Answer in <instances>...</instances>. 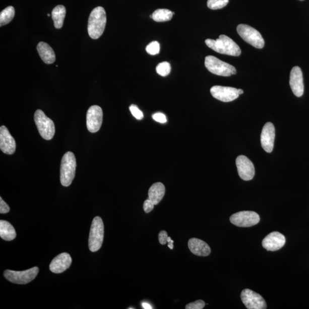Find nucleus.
Returning a JSON list of instances; mask_svg holds the SVG:
<instances>
[{"label": "nucleus", "instance_id": "obj_30", "mask_svg": "<svg viewBox=\"0 0 309 309\" xmlns=\"http://www.w3.org/2000/svg\"><path fill=\"white\" fill-rule=\"evenodd\" d=\"M205 302L203 300H198L186 306V309H202L205 306Z\"/></svg>", "mask_w": 309, "mask_h": 309}, {"label": "nucleus", "instance_id": "obj_18", "mask_svg": "<svg viewBox=\"0 0 309 309\" xmlns=\"http://www.w3.org/2000/svg\"><path fill=\"white\" fill-rule=\"evenodd\" d=\"M72 261L73 260L69 253H61L52 260L49 266L50 270L54 273H62L70 268Z\"/></svg>", "mask_w": 309, "mask_h": 309}, {"label": "nucleus", "instance_id": "obj_9", "mask_svg": "<svg viewBox=\"0 0 309 309\" xmlns=\"http://www.w3.org/2000/svg\"><path fill=\"white\" fill-rule=\"evenodd\" d=\"M231 223L241 227H249L256 225L260 222L259 215L254 211H244L235 213L230 218Z\"/></svg>", "mask_w": 309, "mask_h": 309}, {"label": "nucleus", "instance_id": "obj_26", "mask_svg": "<svg viewBox=\"0 0 309 309\" xmlns=\"http://www.w3.org/2000/svg\"><path fill=\"white\" fill-rule=\"evenodd\" d=\"M171 70V67L170 63L166 61L159 63L156 68V73L164 77L170 74Z\"/></svg>", "mask_w": 309, "mask_h": 309}, {"label": "nucleus", "instance_id": "obj_25", "mask_svg": "<svg viewBox=\"0 0 309 309\" xmlns=\"http://www.w3.org/2000/svg\"><path fill=\"white\" fill-rule=\"evenodd\" d=\"M15 15V8L12 6L8 7L0 13V26L9 24L14 19Z\"/></svg>", "mask_w": 309, "mask_h": 309}, {"label": "nucleus", "instance_id": "obj_6", "mask_svg": "<svg viewBox=\"0 0 309 309\" xmlns=\"http://www.w3.org/2000/svg\"><path fill=\"white\" fill-rule=\"evenodd\" d=\"M205 65L206 69L211 73L216 75L227 77L236 73V70L234 66L221 61L213 56L206 57Z\"/></svg>", "mask_w": 309, "mask_h": 309}, {"label": "nucleus", "instance_id": "obj_2", "mask_svg": "<svg viewBox=\"0 0 309 309\" xmlns=\"http://www.w3.org/2000/svg\"><path fill=\"white\" fill-rule=\"evenodd\" d=\"M205 43L210 48L219 53L229 55L232 56H239L241 50L238 44L224 35L219 36L217 40L207 39Z\"/></svg>", "mask_w": 309, "mask_h": 309}, {"label": "nucleus", "instance_id": "obj_32", "mask_svg": "<svg viewBox=\"0 0 309 309\" xmlns=\"http://www.w3.org/2000/svg\"><path fill=\"white\" fill-rule=\"evenodd\" d=\"M154 203L150 200L149 199H148V200H146L145 202H144V210H145V213H149L152 210L154 209Z\"/></svg>", "mask_w": 309, "mask_h": 309}, {"label": "nucleus", "instance_id": "obj_13", "mask_svg": "<svg viewBox=\"0 0 309 309\" xmlns=\"http://www.w3.org/2000/svg\"><path fill=\"white\" fill-rule=\"evenodd\" d=\"M210 92L214 98L223 102H230L239 96L237 89L230 87L215 86L211 88Z\"/></svg>", "mask_w": 309, "mask_h": 309}, {"label": "nucleus", "instance_id": "obj_11", "mask_svg": "<svg viewBox=\"0 0 309 309\" xmlns=\"http://www.w3.org/2000/svg\"><path fill=\"white\" fill-rule=\"evenodd\" d=\"M241 299L248 309H265L266 303L261 295L252 290L244 289L241 293Z\"/></svg>", "mask_w": 309, "mask_h": 309}, {"label": "nucleus", "instance_id": "obj_4", "mask_svg": "<svg viewBox=\"0 0 309 309\" xmlns=\"http://www.w3.org/2000/svg\"><path fill=\"white\" fill-rule=\"evenodd\" d=\"M104 227L103 220L99 217L93 219L90 236H89V249L92 252L98 251L102 245L104 239Z\"/></svg>", "mask_w": 309, "mask_h": 309}, {"label": "nucleus", "instance_id": "obj_14", "mask_svg": "<svg viewBox=\"0 0 309 309\" xmlns=\"http://www.w3.org/2000/svg\"><path fill=\"white\" fill-rule=\"evenodd\" d=\"M286 243L284 235L279 232H271L262 241V246L267 251L276 252L283 247Z\"/></svg>", "mask_w": 309, "mask_h": 309}, {"label": "nucleus", "instance_id": "obj_15", "mask_svg": "<svg viewBox=\"0 0 309 309\" xmlns=\"http://www.w3.org/2000/svg\"><path fill=\"white\" fill-rule=\"evenodd\" d=\"M16 149L15 140L6 126L0 128V149L8 155L15 153Z\"/></svg>", "mask_w": 309, "mask_h": 309}, {"label": "nucleus", "instance_id": "obj_38", "mask_svg": "<svg viewBox=\"0 0 309 309\" xmlns=\"http://www.w3.org/2000/svg\"><path fill=\"white\" fill-rule=\"evenodd\" d=\"M171 240H172V239H171V238H170V237H169V236H168V239H167V242L168 243V242H171Z\"/></svg>", "mask_w": 309, "mask_h": 309}, {"label": "nucleus", "instance_id": "obj_39", "mask_svg": "<svg viewBox=\"0 0 309 309\" xmlns=\"http://www.w3.org/2000/svg\"><path fill=\"white\" fill-rule=\"evenodd\" d=\"M50 16V14H48V17H49V16Z\"/></svg>", "mask_w": 309, "mask_h": 309}, {"label": "nucleus", "instance_id": "obj_36", "mask_svg": "<svg viewBox=\"0 0 309 309\" xmlns=\"http://www.w3.org/2000/svg\"><path fill=\"white\" fill-rule=\"evenodd\" d=\"M173 240H171V242H168V246L169 248H170L171 250H172L173 248Z\"/></svg>", "mask_w": 309, "mask_h": 309}, {"label": "nucleus", "instance_id": "obj_17", "mask_svg": "<svg viewBox=\"0 0 309 309\" xmlns=\"http://www.w3.org/2000/svg\"><path fill=\"white\" fill-rule=\"evenodd\" d=\"M290 86L296 96L300 97L303 95L304 85L302 72L298 66L294 67L291 71Z\"/></svg>", "mask_w": 309, "mask_h": 309}, {"label": "nucleus", "instance_id": "obj_20", "mask_svg": "<svg viewBox=\"0 0 309 309\" xmlns=\"http://www.w3.org/2000/svg\"><path fill=\"white\" fill-rule=\"evenodd\" d=\"M37 50L42 60L45 64L51 65L56 60V55L48 44L40 42L37 46Z\"/></svg>", "mask_w": 309, "mask_h": 309}, {"label": "nucleus", "instance_id": "obj_23", "mask_svg": "<svg viewBox=\"0 0 309 309\" xmlns=\"http://www.w3.org/2000/svg\"><path fill=\"white\" fill-rule=\"evenodd\" d=\"M66 15V9L65 6H57L54 8L52 12V19L55 28L60 29L63 27Z\"/></svg>", "mask_w": 309, "mask_h": 309}, {"label": "nucleus", "instance_id": "obj_10", "mask_svg": "<svg viewBox=\"0 0 309 309\" xmlns=\"http://www.w3.org/2000/svg\"><path fill=\"white\" fill-rule=\"evenodd\" d=\"M102 109L98 105H92L87 112V129L91 133H97L103 122Z\"/></svg>", "mask_w": 309, "mask_h": 309}, {"label": "nucleus", "instance_id": "obj_29", "mask_svg": "<svg viewBox=\"0 0 309 309\" xmlns=\"http://www.w3.org/2000/svg\"><path fill=\"white\" fill-rule=\"evenodd\" d=\"M130 111L132 115L138 120H142L144 117V115L142 111L139 109L136 105H131L130 107Z\"/></svg>", "mask_w": 309, "mask_h": 309}, {"label": "nucleus", "instance_id": "obj_7", "mask_svg": "<svg viewBox=\"0 0 309 309\" xmlns=\"http://www.w3.org/2000/svg\"><path fill=\"white\" fill-rule=\"evenodd\" d=\"M236 30L239 35L246 43L258 49L264 48L265 45L264 38L256 29L248 25L239 24L237 27Z\"/></svg>", "mask_w": 309, "mask_h": 309}, {"label": "nucleus", "instance_id": "obj_8", "mask_svg": "<svg viewBox=\"0 0 309 309\" xmlns=\"http://www.w3.org/2000/svg\"><path fill=\"white\" fill-rule=\"evenodd\" d=\"M39 269L37 267L18 272L10 270H6L4 272V276L7 280L16 284L24 285L31 282L35 279L39 273Z\"/></svg>", "mask_w": 309, "mask_h": 309}, {"label": "nucleus", "instance_id": "obj_35", "mask_svg": "<svg viewBox=\"0 0 309 309\" xmlns=\"http://www.w3.org/2000/svg\"><path fill=\"white\" fill-rule=\"evenodd\" d=\"M142 306H143V308H145V309H151V308H152V307H151L150 304L149 303H147V302H143L142 303Z\"/></svg>", "mask_w": 309, "mask_h": 309}, {"label": "nucleus", "instance_id": "obj_19", "mask_svg": "<svg viewBox=\"0 0 309 309\" xmlns=\"http://www.w3.org/2000/svg\"><path fill=\"white\" fill-rule=\"evenodd\" d=\"M188 246L190 251L194 255L207 257L210 255L211 249L207 243L204 241L198 238H191L188 242Z\"/></svg>", "mask_w": 309, "mask_h": 309}, {"label": "nucleus", "instance_id": "obj_5", "mask_svg": "<svg viewBox=\"0 0 309 309\" xmlns=\"http://www.w3.org/2000/svg\"><path fill=\"white\" fill-rule=\"evenodd\" d=\"M34 120L42 138L46 141H49L53 138L55 133L54 122L45 115L42 110H37L34 115Z\"/></svg>", "mask_w": 309, "mask_h": 309}, {"label": "nucleus", "instance_id": "obj_33", "mask_svg": "<svg viewBox=\"0 0 309 309\" xmlns=\"http://www.w3.org/2000/svg\"><path fill=\"white\" fill-rule=\"evenodd\" d=\"M10 208L7 203L3 200L2 198H0V213L7 214L9 213Z\"/></svg>", "mask_w": 309, "mask_h": 309}, {"label": "nucleus", "instance_id": "obj_27", "mask_svg": "<svg viewBox=\"0 0 309 309\" xmlns=\"http://www.w3.org/2000/svg\"><path fill=\"white\" fill-rule=\"evenodd\" d=\"M228 2L229 0H208L207 7L213 10H220L226 7Z\"/></svg>", "mask_w": 309, "mask_h": 309}, {"label": "nucleus", "instance_id": "obj_12", "mask_svg": "<svg viewBox=\"0 0 309 309\" xmlns=\"http://www.w3.org/2000/svg\"><path fill=\"white\" fill-rule=\"evenodd\" d=\"M237 170L241 179L252 180L255 175V168L252 161L246 156L240 155L236 159Z\"/></svg>", "mask_w": 309, "mask_h": 309}, {"label": "nucleus", "instance_id": "obj_24", "mask_svg": "<svg viewBox=\"0 0 309 309\" xmlns=\"http://www.w3.org/2000/svg\"><path fill=\"white\" fill-rule=\"evenodd\" d=\"M174 13L167 9H158L152 14V19L156 22H166L172 19Z\"/></svg>", "mask_w": 309, "mask_h": 309}, {"label": "nucleus", "instance_id": "obj_22", "mask_svg": "<svg viewBox=\"0 0 309 309\" xmlns=\"http://www.w3.org/2000/svg\"><path fill=\"white\" fill-rule=\"evenodd\" d=\"M15 229L12 224L7 221H0V236L5 240L11 241L16 237Z\"/></svg>", "mask_w": 309, "mask_h": 309}, {"label": "nucleus", "instance_id": "obj_31", "mask_svg": "<svg viewBox=\"0 0 309 309\" xmlns=\"http://www.w3.org/2000/svg\"><path fill=\"white\" fill-rule=\"evenodd\" d=\"M152 117L155 121L160 122V123H165L167 121L166 115L163 113H155L152 115Z\"/></svg>", "mask_w": 309, "mask_h": 309}, {"label": "nucleus", "instance_id": "obj_37", "mask_svg": "<svg viewBox=\"0 0 309 309\" xmlns=\"http://www.w3.org/2000/svg\"><path fill=\"white\" fill-rule=\"evenodd\" d=\"M238 92L239 95L243 94V91L242 90H241V89H239V90H238Z\"/></svg>", "mask_w": 309, "mask_h": 309}, {"label": "nucleus", "instance_id": "obj_3", "mask_svg": "<svg viewBox=\"0 0 309 309\" xmlns=\"http://www.w3.org/2000/svg\"><path fill=\"white\" fill-rule=\"evenodd\" d=\"M76 160L73 152H67L61 159L60 167L61 183L65 187H69L75 176Z\"/></svg>", "mask_w": 309, "mask_h": 309}, {"label": "nucleus", "instance_id": "obj_16", "mask_svg": "<svg viewBox=\"0 0 309 309\" xmlns=\"http://www.w3.org/2000/svg\"><path fill=\"white\" fill-rule=\"evenodd\" d=\"M275 128L272 122H268L264 126L261 135V142L264 150L270 153L273 150L275 140Z\"/></svg>", "mask_w": 309, "mask_h": 309}, {"label": "nucleus", "instance_id": "obj_28", "mask_svg": "<svg viewBox=\"0 0 309 309\" xmlns=\"http://www.w3.org/2000/svg\"><path fill=\"white\" fill-rule=\"evenodd\" d=\"M146 51L151 55H156L160 52V44L158 41H152L146 46Z\"/></svg>", "mask_w": 309, "mask_h": 309}, {"label": "nucleus", "instance_id": "obj_1", "mask_svg": "<svg viewBox=\"0 0 309 309\" xmlns=\"http://www.w3.org/2000/svg\"><path fill=\"white\" fill-rule=\"evenodd\" d=\"M107 23L106 13L103 7L93 10L88 19V32L92 39H98L104 32Z\"/></svg>", "mask_w": 309, "mask_h": 309}, {"label": "nucleus", "instance_id": "obj_21", "mask_svg": "<svg viewBox=\"0 0 309 309\" xmlns=\"http://www.w3.org/2000/svg\"><path fill=\"white\" fill-rule=\"evenodd\" d=\"M166 192V189L164 186L160 182H157L151 186L149 190V199L154 203L155 205H157L162 200Z\"/></svg>", "mask_w": 309, "mask_h": 309}, {"label": "nucleus", "instance_id": "obj_40", "mask_svg": "<svg viewBox=\"0 0 309 309\" xmlns=\"http://www.w3.org/2000/svg\"><path fill=\"white\" fill-rule=\"evenodd\" d=\"M300 1H302V0H300Z\"/></svg>", "mask_w": 309, "mask_h": 309}, {"label": "nucleus", "instance_id": "obj_34", "mask_svg": "<svg viewBox=\"0 0 309 309\" xmlns=\"http://www.w3.org/2000/svg\"><path fill=\"white\" fill-rule=\"evenodd\" d=\"M168 234L166 231L163 230L159 232L158 238L161 244H166L167 243Z\"/></svg>", "mask_w": 309, "mask_h": 309}]
</instances>
